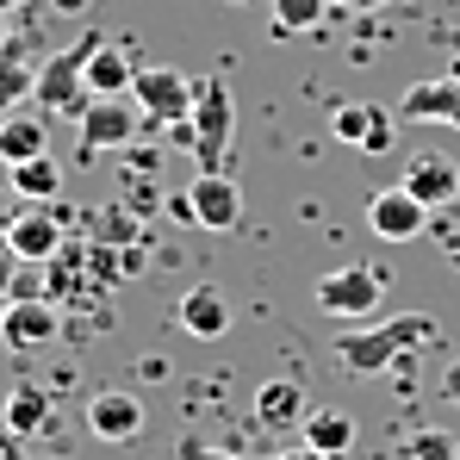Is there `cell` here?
Masks as SVG:
<instances>
[{
	"label": "cell",
	"mask_w": 460,
	"mask_h": 460,
	"mask_svg": "<svg viewBox=\"0 0 460 460\" xmlns=\"http://www.w3.org/2000/svg\"><path fill=\"white\" fill-rule=\"evenodd\" d=\"M429 336H436V317H429V311H398V317L367 323V330H336V336H330V355L342 361V374L380 380L392 367H404V355L423 349Z\"/></svg>",
	"instance_id": "1"
},
{
	"label": "cell",
	"mask_w": 460,
	"mask_h": 460,
	"mask_svg": "<svg viewBox=\"0 0 460 460\" xmlns=\"http://www.w3.org/2000/svg\"><path fill=\"white\" fill-rule=\"evenodd\" d=\"M230 131H236L230 81H225V75H206L199 87H193V112H187V125H181V137L193 144V155H199V168H218V162H225Z\"/></svg>",
	"instance_id": "2"
},
{
	"label": "cell",
	"mask_w": 460,
	"mask_h": 460,
	"mask_svg": "<svg viewBox=\"0 0 460 460\" xmlns=\"http://www.w3.org/2000/svg\"><path fill=\"white\" fill-rule=\"evenodd\" d=\"M93 44H100V31H87L81 44L69 50H57V57H44L38 63V87H31V100L44 106V112H87V57H93Z\"/></svg>",
	"instance_id": "3"
},
{
	"label": "cell",
	"mask_w": 460,
	"mask_h": 460,
	"mask_svg": "<svg viewBox=\"0 0 460 460\" xmlns=\"http://www.w3.org/2000/svg\"><path fill=\"white\" fill-rule=\"evenodd\" d=\"M144 125H150V119H144V106H137L131 93H100V100H87V112H81V155L131 150Z\"/></svg>",
	"instance_id": "4"
},
{
	"label": "cell",
	"mask_w": 460,
	"mask_h": 460,
	"mask_svg": "<svg viewBox=\"0 0 460 460\" xmlns=\"http://www.w3.org/2000/svg\"><path fill=\"white\" fill-rule=\"evenodd\" d=\"M385 299V274L374 261H349V268H330L317 280V305L330 317H374Z\"/></svg>",
	"instance_id": "5"
},
{
	"label": "cell",
	"mask_w": 460,
	"mask_h": 460,
	"mask_svg": "<svg viewBox=\"0 0 460 460\" xmlns=\"http://www.w3.org/2000/svg\"><path fill=\"white\" fill-rule=\"evenodd\" d=\"M174 212H181L187 225H199V230H236V218H243V193H236V181H230L225 168H199L193 187L174 199Z\"/></svg>",
	"instance_id": "6"
},
{
	"label": "cell",
	"mask_w": 460,
	"mask_h": 460,
	"mask_svg": "<svg viewBox=\"0 0 460 460\" xmlns=\"http://www.w3.org/2000/svg\"><path fill=\"white\" fill-rule=\"evenodd\" d=\"M131 100L144 106L150 125H187V112H193V81L181 75V69H168V63H155V69H137Z\"/></svg>",
	"instance_id": "7"
},
{
	"label": "cell",
	"mask_w": 460,
	"mask_h": 460,
	"mask_svg": "<svg viewBox=\"0 0 460 460\" xmlns=\"http://www.w3.org/2000/svg\"><path fill=\"white\" fill-rule=\"evenodd\" d=\"M367 230L380 236V243H417L423 230H429V206L398 181V187H380L374 199H367Z\"/></svg>",
	"instance_id": "8"
},
{
	"label": "cell",
	"mask_w": 460,
	"mask_h": 460,
	"mask_svg": "<svg viewBox=\"0 0 460 460\" xmlns=\"http://www.w3.org/2000/svg\"><path fill=\"white\" fill-rule=\"evenodd\" d=\"M87 429L100 436V442H137L144 436V398L137 392H125V385H106V392H93L87 398Z\"/></svg>",
	"instance_id": "9"
},
{
	"label": "cell",
	"mask_w": 460,
	"mask_h": 460,
	"mask_svg": "<svg viewBox=\"0 0 460 460\" xmlns=\"http://www.w3.org/2000/svg\"><path fill=\"white\" fill-rule=\"evenodd\" d=\"M398 119H411V125H455L460 131V69L436 75V81H411L404 100H398Z\"/></svg>",
	"instance_id": "10"
},
{
	"label": "cell",
	"mask_w": 460,
	"mask_h": 460,
	"mask_svg": "<svg viewBox=\"0 0 460 460\" xmlns=\"http://www.w3.org/2000/svg\"><path fill=\"white\" fill-rule=\"evenodd\" d=\"M31 155H50V119H44L38 100H25V106H13V112L0 119V162L19 168V162H31Z\"/></svg>",
	"instance_id": "11"
},
{
	"label": "cell",
	"mask_w": 460,
	"mask_h": 460,
	"mask_svg": "<svg viewBox=\"0 0 460 460\" xmlns=\"http://www.w3.org/2000/svg\"><path fill=\"white\" fill-rule=\"evenodd\" d=\"M6 249H13V261H50V255H63V225H57V212H44V206H25L13 230H6Z\"/></svg>",
	"instance_id": "12"
},
{
	"label": "cell",
	"mask_w": 460,
	"mask_h": 460,
	"mask_svg": "<svg viewBox=\"0 0 460 460\" xmlns=\"http://www.w3.org/2000/svg\"><path fill=\"white\" fill-rule=\"evenodd\" d=\"M63 330V317H57V305L50 299H13L6 305V317H0V336L25 355V349H44L50 336Z\"/></svg>",
	"instance_id": "13"
},
{
	"label": "cell",
	"mask_w": 460,
	"mask_h": 460,
	"mask_svg": "<svg viewBox=\"0 0 460 460\" xmlns=\"http://www.w3.org/2000/svg\"><path fill=\"white\" fill-rule=\"evenodd\" d=\"M50 417H57V404H50V392L38 380H19L6 392V404H0V429H13V436H25V442H38V436L50 429Z\"/></svg>",
	"instance_id": "14"
},
{
	"label": "cell",
	"mask_w": 460,
	"mask_h": 460,
	"mask_svg": "<svg viewBox=\"0 0 460 460\" xmlns=\"http://www.w3.org/2000/svg\"><path fill=\"white\" fill-rule=\"evenodd\" d=\"M404 187H411L429 212H436V206H460V162H448V155H411Z\"/></svg>",
	"instance_id": "15"
},
{
	"label": "cell",
	"mask_w": 460,
	"mask_h": 460,
	"mask_svg": "<svg viewBox=\"0 0 460 460\" xmlns=\"http://www.w3.org/2000/svg\"><path fill=\"white\" fill-rule=\"evenodd\" d=\"M174 317H181V330H187V336L218 342V336L230 330V299L218 293V287H187V293H181V305H174Z\"/></svg>",
	"instance_id": "16"
},
{
	"label": "cell",
	"mask_w": 460,
	"mask_h": 460,
	"mask_svg": "<svg viewBox=\"0 0 460 460\" xmlns=\"http://www.w3.org/2000/svg\"><path fill=\"white\" fill-rule=\"evenodd\" d=\"M305 411H311V398H305V385L299 380H261L255 385V423H268V429H293V423H305Z\"/></svg>",
	"instance_id": "17"
},
{
	"label": "cell",
	"mask_w": 460,
	"mask_h": 460,
	"mask_svg": "<svg viewBox=\"0 0 460 460\" xmlns=\"http://www.w3.org/2000/svg\"><path fill=\"white\" fill-rule=\"evenodd\" d=\"M299 429H305L311 448H317V455H330V460H342L349 448H355V417H349V411H336V404H311Z\"/></svg>",
	"instance_id": "18"
},
{
	"label": "cell",
	"mask_w": 460,
	"mask_h": 460,
	"mask_svg": "<svg viewBox=\"0 0 460 460\" xmlns=\"http://www.w3.org/2000/svg\"><path fill=\"white\" fill-rule=\"evenodd\" d=\"M131 81H137V63L119 50V44H93V57H87V93L100 100V93H131Z\"/></svg>",
	"instance_id": "19"
},
{
	"label": "cell",
	"mask_w": 460,
	"mask_h": 460,
	"mask_svg": "<svg viewBox=\"0 0 460 460\" xmlns=\"http://www.w3.org/2000/svg\"><path fill=\"white\" fill-rule=\"evenodd\" d=\"M6 174H13V193H19L25 206H50V199L63 193V168H57L50 155H31V162L6 168Z\"/></svg>",
	"instance_id": "20"
},
{
	"label": "cell",
	"mask_w": 460,
	"mask_h": 460,
	"mask_svg": "<svg viewBox=\"0 0 460 460\" xmlns=\"http://www.w3.org/2000/svg\"><path fill=\"white\" fill-rule=\"evenodd\" d=\"M330 13H336L330 0H268V25H274L280 38H305V31H317Z\"/></svg>",
	"instance_id": "21"
},
{
	"label": "cell",
	"mask_w": 460,
	"mask_h": 460,
	"mask_svg": "<svg viewBox=\"0 0 460 460\" xmlns=\"http://www.w3.org/2000/svg\"><path fill=\"white\" fill-rule=\"evenodd\" d=\"M31 87H38V63L25 57V50H0V119L13 112V106H25L31 100Z\"/></svg>",
	"instance_id": "22"
},
{
	"label": "cell",
	"mask_w": 460,
	"mask_h": 460,
	"mask_svg": "<svg viewBox=\"0 0 460 460\" xmlns=\"http://www.w3.org/2000/svg\"><path fill=\"white\" fill-rule=\"evenodd\" d=\"M374 119H380V106H361V100H342L336 112H330V131H336V144H367V131H374Z\"/></svg>",
	"instance_id": "23"
},
{
	"label": "cell",
	"mask_w": 460,
	"mask_h": 460,
	"mask_svg": "<svg viewBox=\"0 0 460 460\" xmlns=\"http://www.w3.org/2000/svg\"><path fill=\"white\" fill-rule=\"evenodd\" d=\"M404 460H460V442L448 429H417V436L404 442Z\"/></svg>",
	"instance_id": "24"
},
{
	"label": "cell",
	"mask_w": 460,
	"mask_h": 460,
	"mask_svg": "<svg viewBox=\"0 0 460 460\" xmlns=\"http://www.w3.org/2000/svg\"><path fill=\"white\" fill-rule=\"evenodd\" d=\"M392 144H398V112H380V119H374V131H367V144H361V150H367V155H385V150H392Z\"/></svg>",
	"instance_id": "25"
},
{
	"label": "cell",
	"mask_w": 460,
	"mask_h": 460,
	"mask_svg": "<svg viewBox=\"0 0 460 460\" xmlns=\"http://www.w3.org/2000/svg\"><path fill=\"white\" fill-rule=\"evenodd\" d=\"M19 212H25V206H19V193H6V187H0V243H6V230H13Z\"/></svg>",
	"instance_id": "26"
},
{
	"label": "cell",
	"mask_w": 460,
	"mask_h": 460,
	"mask_svg": "<svg viewBox=\"0 0 460 460\" xmlns=\"http://www.w3.org/2000/svg\"><path fill=\"white\" fill-rule=\"evenodd\" d=\"M0 460H31V448H25V436L0 429Z\"/></svg>",
	"instance_id": "27"
},
{
	"label": "cell",
	"mask_w": 460,
	"mask_h": 460,
	"mask_svg": "<svg viewBox=\"0 0 460 460\" xmlns=\"http://www.w3.org/2000/svg\"><path fill=\"white\" fill-rule=\"evenodd\" d=\"M330 6H336V13H380L385 0H330Z\"/></svg>",
	"instance_id": "28"
},
{
	"label": "cell",
	"mask_w": 460,
	"mask_h": 460,
	"mask_svg": "<svg viewBox=\"0 0 460 460\" xmlns=\"http://www.w3.org/2000/svg\"><path fill=\"white\" fill-rule=\"evenodd\" d=\"M442 398H448V404H460V361L442 374Z\"/></svg>",
	"instance_id": "29"
},
{
	"label": "cell",
	"mask_w": 460,
	"mask_h": 460,
	"mask_svg": "<svg viewBox=\"0 0 460 460\" xmlns=\"http://www.w3.org/2000/svg\"><path fill=\"white\" fill-rule=\"evenodd\" d=\"M274 460H330V455H317L311 442H299V448H287V455H274Z\"/></svg>",
	"instance_id": "30"
},
{
	"label": "cell",
	"mask_w": 460,
	"mask_h": 460,
	"mask_svg": "<svg viewBox=\"0 0 460 460\" xmlns=\"http://www.w3.org/2000/svg\"><path fill=\"white\" fill-rule=\"evenodd\" d=\"M6 255H13V249H6V243H0V293H6V287H13V274H6Z\"/></svg>",
	"instance_id": "31"
},
{
	"label": "cell",
	"mask_w": 460,
	"mask_h": 460,
	"mask_svg": "<svg viewBox=\"0 0 460 460\" xmlns=\"http://www.w3.org/2000/svg\"><path fill=\"white\" fill-rule=\"evenodd\" d=\"M187 460H225V455H206V448H199V442H193V448H187Z\"/></svg>",
	"instance_id": "32"
},
{
	"label": "cell",
	"mask_w": 460,
	"mask_h": 460,
	"mask_svg": "<svg viewBox=\"0 0 460 460\" xmlns=\"http://www.w3.org/2000/svg\"><path fill=\"white\" fill-rule=\"evenodd\" d=\"M6 38H13V31H6V13H0V50H6Z\"/></svg>",
	"instance_id": "33"
},
{
	"label": "cell",
	"mask_w": 460,
	"mask_h": 460,
	"mask_svg": "<svg viewBox=\"0 0 460 460\" xmlns=\"http://www.w3.org/2000/svg\"><path fill=\"white\" fill-rule=\"evenodd\" d=\"M13 6H19V0H0V13H13Z\"/></svg>",
	"instance_id": "34"
},
{
	"label": "cell",
	"mask_w": 460,
	"mask_h": 460,
	"mask_svg": "<svg viewBox=\"0 0 460 460\" xmlns=\"http://www.w3.org/2000/svg\"><path fill=\"white\" fill-rule=\"evenodd\" d=\"M455 268H460V249H455Z\"/></svg>",
	"instance_id": "35"
},
{
	"label": "cell",
	"mask_w": 460,
	"mask_h": 460,
	"mask_svg": "<svg viewBox=\"0 0 460 460\" xmlns=\"http://www.w3.org/2000/svg\"><path fill=\"white\" fill-rule=\"evenodd\" d=\"M0 168H6V162H0Z\"/></svg>",
	"instance_id": "36"
}]
</instances>
